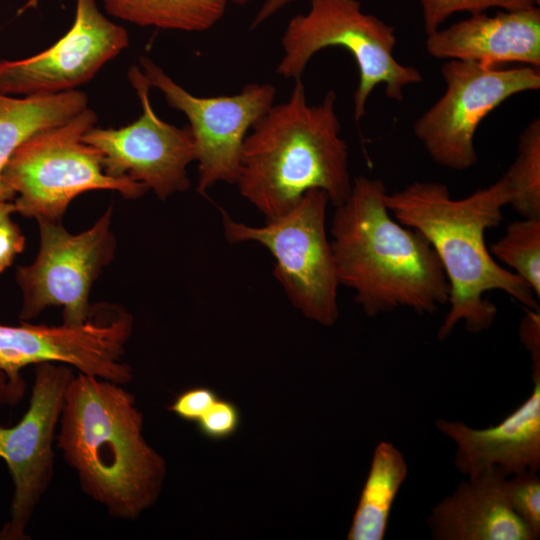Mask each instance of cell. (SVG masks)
Returning <instances> with one entry per match:
<instances>
[{"label":"cell","mask_w":540,"mask_h":540,"mask_svg":"<svg viewBox=\"0 0 540 540\" xmlns=\"http://www.w3.org/2000/svg\"><path fill=\"white\" fill-rule=\"evenodd\" d=\"M508 202L502 177L459 199L445 184L434 181H414L386 194L392 216L427 238L448 280L450 307L438 330L439 340L460 322L470 333L489 329L497 315L496 306L484 297L491 290L506 293L524 308L539 309V298L529 285L502 267L485 243V232L501 223Z\"/></svg>","instance_id":"cell-1"},{"label":"cell","mask_w":540,"mask_h":540,"mask_svg":"<svg viewBox=\"0 0 540 540\" xmlns=\"http://www.w3.org/2000/svg\"><path fill=\"white\" fill-rule=\"evenodd\" d=\"M56 446L81 490L116 519L157 501L166 462L145 440L143 415L124 385L79 373L65 394Z\"/></svg>","instance_id":"cell-2"},{"label":"cell","mask_w":540,"mask_h":540,"mask_svg":"<svg viewBox=\"0 0 540 540\" xmlns=\"http://www.w3.org/2000/svg\"><path fill=\"white\" fill-rule=\"evenodd\" d=\"M380 179L359 176L335 207L330 235L339 284L369 317L399 307L432 314L448 304L450 287L427 238L399 223Z\"/></svg>","instance_id":"cell-3"},{"label":"cell","mask_w":540,"mask_h":540,"mask_svg":"<svg viewBox=\"0 0 540 540\" xmlns=\"http://www.w3.org/2000/svg\"><path fill=\"white\" fill-rule=\"evenodd\" d=\"M294 82L289 98L256 122L241 150L235 185L266 220L286 214L311 189L323 190L334 207L352 189L336 93L309 104L301 78Z\"/></svg>","instance_id":"cell-4"},{"label":"cell","mask_w":540,"mask_h":540,"mask_svg":"<svg viewBox=\"0 0 540 540\" xmlns=\"http://www.w3.org/2000/svg\"><path fill=\"white\" fill-rule=\"evenodd\" d=\"M395 45L393 26L366 13L360 1L310 0L308 10L292 17L285 27L276 73L285 79L301 78L315 54L328 47L344 48L358 69L353 113L359 123L376 87L382 85L389 99L402 101L404 89L422 81L416 67L395 58Z\"/></svg>","instance_id":"cell-5"},{"label":"cell","mask_w":540,"mask_h":540,"mask_svg":"<svg viewBox=\"0 0 540 540\" xmlns=\"http://www.w3.org/2000/svg\"><path fill=\"white\" fill-rule=\"evenodd\" d=\"M96 122V113L87 107L67 122L36 133L13 151L0 180L14 195L17 213L36 220H61L72 200L87 191H117L125 199H137L149 191L142 183L104 172L100 151L83 139Z\"/></svg>","instance_id":"cell-6"},{"label":"cell","mask_w":540,"mask_h":540,"mask_svg":"<svg viewBox=\"0 0 540 540\" xmlns=\"http://www.w3.org/2000/svg\"><path fill=\"white\" fill-rule=\"evenodd\" d=\"M330 203L320 189L307 191L286 214L251 226L222 212L224 236L230 243L256 242L274 257L273 274L291 304L306 318L332 326L339 317V280L326 233Z\"/></svg>","instance_id":"cell-7"},{"label":"cell","mask_w":540,"mask_h":540,"mask_svg":"<svg viewBox=\"0 0 540 540\" xmlns=\"http://www.w3.org/2000/svg\"><path fill=\"white\" fill-rule=\"evenodd\" d=\"M133 322L132 315L122 307L97 304L80 325L0 324V370L7 378L14 404L25 389L21 371L40 363L65 364L82 374L128 384L133 369L124 361V354Z\"/></svg>","instance_id":"cell-8"},{"label":"cell","mask_w":540,"mask_h":540,"mask_svg":"<svg viewBox=\"0 0 540 540\" xmlns=\"http://www.w3.org/2000/svg\"><path fill=\"white\" fill-rule=\"evenodd\" d=\"M445 90L413 124V133L439 166L464 171L477 160L475 134L482 120L510 97L540 88V69H503L446 60Z\"/></svg>","instance_id":"cell-9"},{"label":"cell","mask_w":540,"mask_h":540,"mask_svg":"<svg viewBox=\"0 0 540 540\" xmlns=\"http://www.w3.org/2000/svg\"><path fill=\"white\" fill-rule=\"evenodd\" d=\"M109 206L87 230L72 234L61 220L37 219L40 245L35 259L16 271L22 294L21 322H29L48 307L63 308V323L80 325L92 313L90 291L115 256Z\"/></svg>","instance_id":"cell-10"},{"label":"cell","mask_w":540,"mask_h":540,"mask_svg":"<svg viewBox=\"0 0 540 540\" xmlns=\"http://www.w3.org/2000/svg\"><path fill=\"white\" fill-rule=\"evenodd\" d=\"M139 63L150 87L164 95L167 104L189 121L198 163L197 191L218 183L235 184L241 150L256 122L272 107L276 88L269 83H249L233 95L195 96L176 83L146 56Z\"/></svg>","instance_id":"cell-11"},{"label":"cell","mask_w":540,"mask_h":540,"mask_svg":"<svg viewBox=\"0 0 540 540\" xmlns=\"http://www.w3.org/2000/svg\"><path fill=\"white\" fill-rule=\"evenodd\" d=\"M74 375V369L65 364L35 365L26 412L14 426L0 425V458L6 463L14 486L10 516L0 529V540L29 539L31 518L53 480V443Z\"/></svg>","instance_id":"cell-12"},{"label":"cell","mask_w":540,"mask_h":540,"mask_svg":"<svg viewBox=\"0 0 540 540\" xmlns=\"http://www.w3.org/2000/svg\"><path fill=\"white\" fill-rule=\"evenodd\" d=\"M127 76L141 102V115L118 129L94 126L83 139L100 151L108 176L142 183L166 200L190 186L187 167L195 161L193 136L189 126L179 128L157 116L150 103V86L137 66Z\"/></svg>","instance_id":"cell-13"},{"label":"cell","mask_w":540,"mask_h":540,"mask_svg":"<svg viewBox=\"0 0 540 540\" xmlns=\"http://www.w3.org/2000/svg\"><path fill=\"white\" fill-rule=\"evenodd\" d=\"M129 45L127 31L96 0H76L70 29L52 46L20 60H0V93L47 95L74 90Z\"/></svg>","instance_id":"cell-14"},{"label":"cell","mask_w":540,"mask_h":540,"mask_svg":"<svg viewBox=\"0 0 540 540\" xmlns=\"http://www.w3.org/2000/svg\"><path fill=\"white\" fill-rule=\"evenodd\" d=\"M529 397L496 425L476 429L439 418L435 426L456 445L455 467L467 477L495 468L510 477L540 469V368L532 369Z\"/></svg>","instance_id":"cell-15"},{"label":"cell","mask_w":540,"mask_h":540,"mask_svg":"<svg viewBox=\"0 0 540 540\" xmlns=\"http://www.w3.org/2000/svg\"><path fill=\"white\" fill-rule=\"evenodd\" d=\"M425 47L437 59L499 67L522 63L540 69V8L485 12L427 34Z\"/></svg>","instance_id":"cell-16"},{"label":"cell","mask_w":540,"mask_h":540,"mask_svg":"<svg viewBox=\"0 0 540 540\" xmlns=\"http://www.w3.org/2000/svg\"><path fill=\"white\" fill-rule=\"evenodd\" d=\"M504 476L490 468L468 477L431 508L427 524L436 540H536L512 510Z\"/></svg>","instance_id":"cell-17"},{"label":"cell","mask_w":540,"mask_h":540,"mask_svg":"<svg viewBox=\"0 0 540 540\" xmlns=\"http://www.w3.org/2000/svg\"><path fill=\"white\" fill-rule=\"evenodd\" d=\"M87 95L78 90L16 98L0 93V173L13 153L36 133L63 124L87 108ZM14 195L0 180V201Z\"/></svg>","instance_id":"cell-18"},{"label":"cell","mask_w":540,"mask_h":540,"mask_svg":"<svg viewBox=\"0 0 540 540\" xmlns=\"http://www.w3.org/2000/svg\"><path fill=\"white\" fill-rule=\"evenodd\" d=\"M408 474L402 452L391 442L380 441L373 452L370 469L360 493L348 540H382L398 491Z\"/></svg>","instance_id":"cell-19"},{"label":"cell","mask_w":540,"mask_h":540,"mask_svg":"<svg viewBox=\"0 0 540 540\" xmlns=\"http://www.w3.org/2000/svg\"><path fill=\"white\" fill-rule=\"evenodd\" d=\"M106 12L142 27L206 31L223 17L227 0H102Z\"/></svg>","instance_id":"cell-20"},{"label":"cell","mask_w":540,"mask_h":540,"mask_svg":"<svg viewBox=\"0 0 540 540\" xmlns=\"http://www.w3.org/2000/svg\"><path fill=\"white\" fill-rule=\"evenodd\" d=\"M509 191L508 205L522 218H540V119L521 132L517 155L503 174Z\"/></svg>","instance_id":"cell-21"},{"label":"cell","mask_w":540,"mask_h":540,"mask_svg":"<svg viewBox=\"0 0 540 540\" xmlns=\"http://www.w3.org/2000/svg\"><path fill=\"white\" fill-rule=\"evenodd\" d=\"M493 258L512 268L540 297V218L509 223L504 235L490 246Z\"/></svg>","instance_id":"cell-22"},{"label":"cell","mask_w":540,"mask_h":540,"mask_svg":"<svg viewBox=\"0 0 540 540\" xmlns=\"http://www.w3.org/2000/svg\"><path fill=\"white\" fill-rule=\"evenodd\" d=\"M419 2L426 35L441 28L446 19L458 12L475 14L491 8L516 10L540 4V0H419Z\"/></svg>","instance_id":"cell-23"},{"label":"cell","mask_w":540,"mask_h":540,"mask_svg":"<svg viewBox=\"0 0 540 540\" xmlns=\"http://www.w3.org/2000/svg\"><path fill=\"white\" fill-rule=\"evenodd\" d=\"M505 492L512 510L538 539L540 537V479L537 472L525 471L507 477Z\"/></svg>","instance_id":"cell-24"},{"label":"cell","mask_w":540,"mask_h":540,"mask_svg":"<svg viewBox=\"0 0 540 540\" xmlns=\"http://www.w3.org/2000/svg\"><path fill=\"white\" fill-rule=\"evenodd\" d=\"M196 423L203 436L212 440H222L238 430L241 414L233 402L218 398Z\"/></svg>","instance_id":"cell-25"},{"label":"cell","mask_w":540,"mask_h":540,"mask_svg":"<svg viewBox=\"0 0 540 540\" xmlns=\"http://www.w3.org/2000/svg\"><path fill=\"white\" fill-rule=\"evenodd\" d=\"M16 213L13 202L0 201V273L11 266L25 246L19 226L12 220Z\"/></svg>","instance_id":"cell-26"},{"label":"cell","mask_w":540,"mask_h":540,"mask_svg":"<svg viewBox=\"0 0 540 540\" xmlns=\"http://www.w3.org/2000/svg\"><path fill=\"white\" fill-rule=\"evenodd\" d=\"M217 399L214 390L194 387L180 393L169 410L185 421L197 422Z\"/></svg>","instance_id":"cell-27"},{"label":"cell","mask_w":540,"mask_h":540,"mask_svg":"<svg viewBox=\"0 0 540 540\" xmlns=\"http://www.w3.org/2000/svg\"><path fill=\"white\" fill-rule=\"evenodd\" d=\"M519 338L529 352L532 368H540V309L525 308L519 324Z\"/></svg>","instance_id":"cell-28"},{"label":"cell","mask_w":540,"mask_h":540,"mask_svg":"<svg viewBox=\"0 0 540 540\" xmlns=\"http://www.w3.org/2000/svg\"><path fill=\"white\" fill-rule=\"evenodd\" d=\"M293 0H264L252 19L250 28L256 29L277 14Z\"/></svg>","instance_id":"cell-29"},{"label":"cell","mask_w":540,"mask_h":540,"mask_svg":"<svg viewBox=\"0 0 540 540\" xmlns=\"http://www.w3.org/2000/svg\"><path fill=\"white\" fill-rule=\"evenodd\" d=\"M1 403H8V404L13 405L14 401L12 398V394L10 391L7 378L5 377L3 372L0 370V404Z\"/></svg>","instance_id":"cell-30"},{"label":"cell","mask_w":540,"mask_h":540,"mask_svg":"<svg viewBox=\"0 0 540 540\" xmlns=\"http://www.w3.org/2000/svg\"><path fill=\"white\" fill-rule=\"evenodd\" d=\"M39 0H28L19 10L18 15L23 13L25 10L29 8H36L38 5Z\"/></svg>","instance_id":"cell-31"},{"label":"cell","mask_w":540,"mask_h":540,"mask_svg":"<svg viewBox=\"0 0 540 540\" xmlns=\"http://www.w3.org/2000/svg\"><path fill=\"white\" fill-rule=\"evenodd\" d=\"M228 3H233V4H236V5H245L247 4L250 0H227Z\"/></svg>","instance_id":"cell-32"}]
</instances>
